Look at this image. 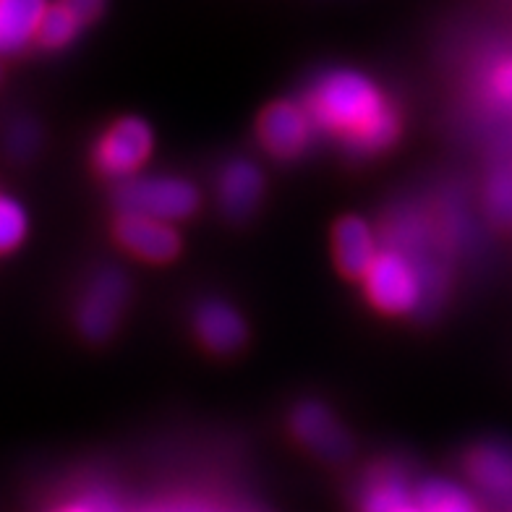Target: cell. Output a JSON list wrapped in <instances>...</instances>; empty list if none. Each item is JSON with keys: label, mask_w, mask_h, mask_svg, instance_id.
I'll list each match as a JSON object with an SVG mask.
<instances>
[{"label": "cell", "mask_w": 512, "mask_h": 512, "mask_svg": "<svg viewBox=\"0 0 512 512\" xmlns=\"http://www.w3.org/2000/svg\"><path fill=\"white\" fill-rule=\"evenodd\" d=\"M432 277L426 275L403 249H382L366 272V296L379 311L387 314H411L424 304L432 288Z\"/></svg>", "instance_id": "2"}, {"label": "cell", "mask_w": 512, "mask_h": 512, "mask_svg": "<svg viewBox=\"0 0 512 512\" xmlns=\"http://www.w3.org/2000/svg\"><path fill=\"white\" fill-rule=\"evenodd\" d=\"M115 238L123 249H128L139 259L147 262H170L181 251V236L170 223H162L155 217L121 212L115 220Z\"/></svg>", "instance_id": "7"}, {"label": "cell", "mask_w": 512, "mask_h": 512, "mask_svg": "<svg viewBox=\"0 0 512 512\" xmlns=\"http://www.w3.org/2000/svg\"><path fill=\"white\" fill-rule=\"evenodd\" d=\"M335 262L348 277H361L371 270V264L379 256L377 238L366 220L356 215L343 217L335 225Z\"/></svg>", "instance_id": "11"}, {"label": "cell", "mask_w": 512, "mask_h": 512, "mask_svg": "<svg viewBox=\"0 0 512 512\" xmlns=\"http://www.w3.org/2000/svg\"><path fill=\"white\" fill-rule=\"evenodd\" d=\"M27 236V212L11 196H0V254L14 251Z\"/></svg>", "instance_id": "17"}, {"label": "cell", "mask_w": 512, "mask_h": 512, "mask_svg": "<svg viewBox=\"0 0 512 512\" xmlns=\"http://www.w3.org/2000/svg\"><path fill=\"white\" fill-rule=\"evenodd\" d=\"M55 512H108V507L100 502H74V505H66Z\"/></svg>", "instance_id": "21"}, {"label": "cell", "mask_w": 512, "mask_h": 512, "mask_svg": "<svg viewBox=\"0 0 512 512\" xmlns=\"http://www.w3.org/2000/svg\"><path fill=\"white\" fill-rule=\"evenodd\" d=\"M264 196V176L259 165L251 160H230L217 178V199L220 209L225 212L228 220L243 223L254 215Z\"/></svg>", "instance_id": "9"}, {"label": "cell", "mask_w": 512, "mask_h": 512, "mask_svg": "<svg viewBox=\"0 0 512 512\" xmlns=\"http://www.w3.org/2000/svg\"><path fill=\"white\" fill-rule=\"evenodd\" d=\"M314 126L337 134L353 155H374L400 134V118L369 76L358 71H330L306 97Z\"/></svg>", "instance_id": "1"}, {"label": "cell", "mask_w": 512, "mask_h": 512, "mask_svg": "<svg viewBox=\"0 0 512 512\" xmlns=\"http://www.w3.org/2000/svg\"><path fill=\"white\" fill-rule=\"evenodd\" d=\"M486 204L492 209V215L502 223L512 220V173L510 170H499L494 173L489 186H486Z\"/></svg>", "instance_id": "18"}, {"label": "cell", "mask_w": 512, "mask_h": 512, "mask_svg": "<svg viewBox=\"0 0 512 512\" xmlns=\"http://www.w3.org/2000/svg\"><path fill=\"white\" fill-rule=\"evenodd\" d=\"M194 330L209 351L233 353L246 343V322L230 304L209 298L194 311Z\"/></svg>", "instance_id": "10"}, {"label": "cell", "mask_w": 512, "mask_h": 512, "mask_svg": "<svg viewBox=\"0 0 512 512\" xmlns=\"http://www.w3.org/2000/svg\"><path fill=\"white\" fill-rule=\"evenodd\" d=\"M155 134L142 118H121L102 134L95 147V162L108 178H131L152 155Z\"/></svg>", "instance_id": "5"}, {"label": "cell", "mask_w": 512, "mask_h": 512, "mask_svg": "<svg viewBox=\"0 0 512 512\" xmlns=\"http://www.w3.org/2000/svg\"><path fill=\"white\" fill-rule=\"evenodd\" d=\"M128 293H131V285L121 270L105 267V270L95 272L81 293L79 309H76V324H79L81 335L95 343L113 335L121 322L123 309H126Z\"/></svg>", "instance_id": "4"}, {"label": "cell", "mask_w": 512, "mask_h": 512, "mask_svg": "<svg viewBox=\"0 0 512 512\" xmlns=\"http://www.w3.org/2000/svg\"><path fill=\"white\" fill-rule=\"evenodd\" d=\"M115 202L121 212H136L173 225L194 215L202 196L194 183L181 176H139L123 181Z\"/></svg>", "instance_id": "3"}, {"label": "cell", "mask_w": 512, "mask_h": 512, "mask_svg": "<svg viewBox=\"0 0 512 512\" xmlns=\"http://www.w3.org/2000/svg\"><path fill=\"white\" fill-rule=\"evenodd\" d=\"M492 89L499 100L512 102V58L497 66V71L492 76Z\"/></svg>", "instance_id": "20"}, {"label": "cell", "mask_w": 512, "mask_h": 512, "mask_svg": "<svg viewBox=\"0 0 512 512\" xmlns=\"http://www.w3.org/2000/svg\"><path fill=\"white\" fill-rule=\"evenodd\" d=\"M100 14L102 6L100 3H92V0H74V3L48 6V11L42 16L37 40H40V45H45L50 50L63 48V45L74 40L84 24H89V21Z\"/></svg>", "instance_id": "13"}, {"label": "cell", "mask_w": 512, "mask_h": 512, "mask_svg": "<svg viewBox=\"0 0 512 512\" xmlns=\"http://www.w3.org/2000/svg\"><path fill=\"white\" fill-rule=\"evenodd\" d=\"M48 6L42 0H0V55H14L37 40Z\"/></svg>", "instance_id": "12"}, {"label": "cell", "mask_w": 512, "mask_h": 512, "mask_svg": "<svg viewBox=\"0 0 512 512\" xmlns=\"http://www.w3.org/2000/svg\"><path fill=\"white\" fill-rule=\"evenodd\" d=\"M40 144V134H37V128L34 123H16L11 128V134H8V152L16 157V160H24L37 149Z\"/></svg>", "instance_id": "19"}, {"label": "cell", "mask_w": 512, "mask_h": 512, "mask_svg": "<svg viewBox=\"0 0 512 512\" xmlns=\"http://www.w3.org/2000/svg\"><path fill=\"white\" fill-rule=\"evenodd\" d=\"M314 121L306 105L298 102H275L264 110L256 126L259 142L270 155L280 160L301 157L314 139Z\"/></svg>", "instance_id": "6"}, {"label": "cell", "mask_w": 512, "mask_h": 512, "mask_svg": "<svg viewBox=\"0 0 512 512\" xmlns=\"http://www.w3.org/2000/svg\"><path fill=\"white\" fill-rule=\"evenodd\" d=\"M290 429L296 434L298 442H304L309 450L327 460H343L351 455V437L345 429L337 424L322 403L317 400H306L296 405V411L290 413Z\"/></svg>", "instance_id": "8"}, {"label": "cell", "mask_w": 512, "mask_h": 512, "mask_svg": "<svg viewBox=\"0 0 512 512\" xmlns=\"http://www.w3.org/2000/svg\"><path fill=\"white\" fill-rule=\"evenodd\" d=\"M400 512H424V510H421V507H418V502H416V499H413L411 505H408V507H403V510H400Z\"/></svg>", "instance_id": "22"}, {"label": "cell", "mask_w": 512, "mask_h": 512, "mask_svg": "<svg viewBox=\"0 0 512 512\" xmlns=\"http://www.w3.org/2000/svg\"><path fill=\"white\" fill-rule=\"evenodd\" d=\"M416 502L424 512H479L471 494L442 479L418 486Z\"/></svg>", "instance_id": "16"}, {"label": "cell", "mask_w": 512, "mask_h": 512, "mask_svg": "<svg viewBox=\"0 0 512 512\" xmlns=\"http://www.w3.org/2000/svg\"><path fill=\"white\" fill-rule=\"evenodd\" d=\"M416 499L400 473H377L366 486L361 512H400Z\"/></svg>", "instance_id": "15"}, {"label": "cell", "mask_w": 512, "mask_h": 512, "mask_svg": "<svg viewBox=\"0 0 512 512\" xmlns=\"http://www.w3.org/2000/svg\"><path fill=\"white\" fill-rule=\"evenodd\" d=\"M471 479L489 494H512V450L502 445H481L468 458Z\"/></svg>", "instance_id": "14"}]
</instances>
